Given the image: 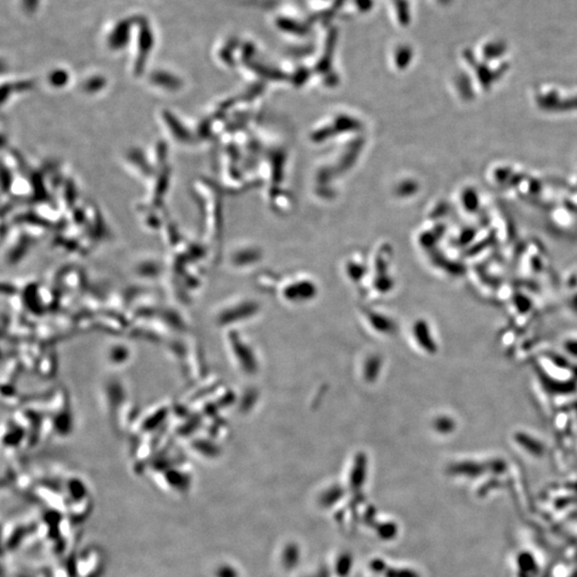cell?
<instances>
[{
	"label": "cell",
	"instance_id": "cell-1",
	"mask_svg": "<svg viewBox=\"0 0 577 577\" xmlns=\"http://www.w3.org/2000/svg\"><path fill=\"white\" fill-rule=\"evenodd\" d=\"M138 57L135 61V73L140 75L144 71V65L147 63L150 52L154 45V36L151 27L147 19L139 17L138 19Z\"/></svg>",
	"mask_w": 577,
	"mask_h": 577
},
{
	"label": "cell",
	"instance_id": "cell-2",
	"mask_svg": "<svg viewBox=\"0 0 577 577\" xmlns=\"http://www.w3.org/2000/svg\"><path fill=\"white\" fill-rule=\"evenodd\" d=\"M139 17H130L120 21L109 36V46L113 51H121L130 42L131 32Z\"/></svg>",
	"mask_w": 577,
	"mask_h": 577
},
{
	"label": "cell",
	"instance_id": "cell-3",
	"mask_svg": "<svg viewBox=\"0 0 577 577\" xmlns=\"http://www.w3.org/2000/svg\"><path fill=\"white\" fill-rule=\"evenodd\" d=\"M67 80V74L65 71L63 70H57L54 71L51 75H49V82L53 84H57V86H63V84H65Z\"/></svg>",
	"mask_w": 577,
	"mask_h": 577
},
{
	"label": "cell",
	"instance_id": "cell-4",
	"mask_svg": "<svg viewBox=\"0 0 577 577\" xmlns=\"http://www.w3.org/2000/svg\"><path fill=\"white\" fill-rule=\"evenodd\" d=\"M38 1H40V0H23V5H24L25 10H26L27 12L32 13L34 12L36 8H38Z\"/></svg>",
	"mask_w": 577,
	"mask_h": 577
}]
</instances>
